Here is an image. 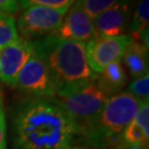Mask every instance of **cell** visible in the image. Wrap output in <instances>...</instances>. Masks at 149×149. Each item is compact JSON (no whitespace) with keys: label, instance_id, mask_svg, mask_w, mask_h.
<instances>
[{"label":"cell","instance_id":"1","mask_svg":"<svg viewBox=\"0 0 149 149\" xmlns=\"http://www.w3.org/2000/svg\"><path fill=\"white\" fill-rule=\"evenodd\" d=\"M15 149H63L77 138L69 115L55 98L29 97L12 119Z\"/></svg>","mask_w":149,"mask_h":149},{"label":"cell","instance_id":"2","mask_svg":"<svg viewBox=\"0 0 149 149\" xmlns=\"http://www.w3.org/2000/svg\"><path fill=\"white\" fill-rule=\"evenodd\" d=\"M32 44L34 52L47 65L58 93L79 88L96 80V74L86 61L85 44L58 36L33 40Z\"/></svg>","mask_w":149,"mask_h":149},{"label":"cell","instance_id":"3","mask_svg":"<svg viewBox=\"0 0 149 149\" xmlns=\"http://www.w3.org/2000/svg\"><path fill=\"white\" fill-rule=\"evenodd\" d=\"M139 104L128 92L109 97L94 126L82 140L93 149H114L125 128L136 116Z\"/></svg>","mask_w":149,"mask_h":149},{"label":"cell","instance_id":"4","mask_svg":"<svg viewBox=\"0 0 149 149\" xmlns=\"http://www.w3.org/2000/svg\"><path fill=\"white\" fill-rule=\"evenodd\" d=\"M73 123L77 137L88 134L109 98L94 82L79 88L58 93L54 97Z\"/></svg>","mask_w":149,"mask_h":149},{"label":"cell","instance_id":"5","mask_svg":"<svg viewBox=\"0 0 149 149\" xmlns=\"http://www.w3.org/2000/svg\"><path fill=\"white\" fill-rule=\"evenodd\" d=\"M66 11V9H53L43 6L28 7L16 22L18 33H21L22 39L30 41L55 36Z\"/></svg>","mask_w":149,"mask_h":149},{"label":"cell","instance_id":"6","mask_svg":"<svg viewBox=\"0 0 149 149\" xmlns=\"http://www.w3.org/2000/svg\"><path fill=\"white\" fill-rule=\"evenodd\" d=\"M16 87L30 97L54 98L58 93L47 65L34 51L18 75Z\"/></svg>","mask_w":149,"mask_h":149},{"label":"cell","instance_id":"7","mask_svg":"<svg viewBox=\"0 0 149 149\" xmlns=\"http://www.w3.org/2000/svg\"><path fill=\"white\" fill-rule=\"evenodd\" d=\"M132 40L130 34L119 37L96 36L85 44V56L90 69L95 74H100L108 64L122 61Z\"/></svg>","mask_w":149,"mask_h":149},{"label":"cell","instance_id":"8","mask_svg":"<svg viewBox=\"0 0 149 149\" xmlns=\"http://www.w3.org/2000/svg\"><path fill=\"white\" fill-rule=\"evenodd\" d=\"M34 49L32 41L20 38L18 41L1 49L0 53V81L16 87L18 75L30 59Z\"/></svg>","mask_w":149,"mask_h":149},{"label":"cell","instance_id":"9","mask_svg":"<svg viewBox=\"0 0 149 149\" xmlns=\"http://www.w3.org/2000/svg\"><path fill=\"white\" fill-rule=\"evenodd\" d=\"M64 40L86 44L96 37L93 20L75 1L66 11L56 34Z\"/></svg>","mask_w":149,"mask_h":149},{"label":"cell","instance_id":"10","mask_svg":"<svg viewBox=\"0 0 149 149\" xmlns=\"http://www.w3.org/2000/svg\"><path fill=\"white\" fill-rule=\"evenodd\" d=\"M132 12V0H125L104 11L93 20L96 36L119 37L127 31Z\"/></svg>","mask_w":149,"mask_h":149},{"label":"cell","instance_id":"11","mask_svg":"<svg viewBox=\"0 0 149 149\" xmlns=\"http://www.w3.org/2000/svg\"><path fill=\"white\" fill-rule=\"evenodd\" d=\"M114 149H149V102L139 104L133 122L125 128Z\"/></svg>","mask_w":149,"mask_h":149},{"label":"cell","instance_id":"12","mask_svg":"<svg viewBox=\"0 0 149 149\" xmlns=\"http://www.w3.org/2000/svg\"><path fill=\"white\" fill-rule=\"evenodd\" d=\"M128 76L122 61L108 64L100 74H96L95 83L108 97L117 95L127 84Z\"/></svg>","mask_w":149,"mask_h":149},{"label":"cell","instance_id":"13","mask_svg":"<svg viewBox=\"0 0 149 149\" xmlns=\"http://www.w3.org/2000/svg\"><path fill=\"white\" fill-rule=\"evenodd\" d=\"M122 61L133 79L148 74V49L139 40H132L124 53Z\"/></svg>","mask_w":149,"mask_h":149},{"label":"cell","instance_id":"14","mask_svg":"<svg viewBox=\"0 0 149 149\" xmlns=\"http://www.w3.org/2000/svg\"><path fill=\"white\" fill-rule=\"evenodd\" d=\"M149 24V0H140L135 10L128 29L133 40H139L140 37L148 30Z\"/></svg>","mask_w":149,"mask_h":149},{"label":"cell","instance_id":"15","mask_svg":"<svg viewBox=\"0 0 149 149\" xmlns=\"http://www.w3.org/2000/svg\"><path fill=\"white\" fill-rule=\"evenodd\" d=\"M20 39L16 19L11 15L0 12V49H3Z\"/></svg>","mask_w":149,"mask_h":149},{"label":"cell","instance_id":"16","mask_svg":"<svg viewBox=\"0 0 149 149\" xmlns=\"http://www.w3.org/2000/svg\"><path fill=\"white\" fill-rule=\"evenodd\" d=\"M122 1L125 0H76L79 6L92 20Z\"/></svg>","mask_w":149,"mask_h":149},{"label":"cell","instance_id":"17","mask_svg":"<svg viewBox=\"0 0 149 149\" xmlns=\"http://www.w3.org/2000/svg\"><path fill=\"white\" fill-rule=\"evenodd\" d=\"M75 1L76 0H18L19 7L23 9L31 6H43L53 9H66V10H69Z\"/></svg>","mask_w":149,"mask_h":149},{"label":"cell","instance_id":"18","mask_svg":"<svg viewBox=\"0 0 149 149\" xmlns=\"http://www.w3.org/2000/svg\"><path fill=\"white\" fill-rule=\"evenodd\" d=\"M128 93L137 98L139 102L148 101L149 98V75L146 74L134 82L128 87Z\"/></svg>","mask_w":149,"mask_h":149},{"label":"cell","instance_id":"19","mask_svg":"<svg viewBox=\"0 0 149 149\" xmlns=\"http://www.w3.org/2000/svg\"><path fill=\"white\" fill-rule=\"evenodd\" d=\"M19 11L18 0H0V12L13 15Z\"/></svg>","mask_w":149,"mask_h":149},{"label":"cell","instance_id":"20","mask_svg":"<svg viewBox=\"0 0 149 149\" xmlns=\"http://www.w3.org/2000/svg\"><path fill=\"white\" fill-rule=\"evenodd\" d=\"M0 149H7V125L3 107L0 108Z\"/></svg>","mask_w":149,"mask_h":149},{"label":"cell","instance_id":"21","mask_svg":"<svg viewBox=\"0 0 149 149\" xmlns=\"http://www.w3.org/2000/svg\"><path fill=\"white\" fill-rule=\"evenodd\" d=\"M63 149H93L88 148V147H77V146H70V147H65Z\"/></svg>","mask_w":149,"mask_h":149},{"label":"cell","instance_id":"22","mask_svg":"<svg viewBox=\"0 0 149 149\" xmlns=\"http://www.w3.org/2000/svg\"><path fill=\"white\" fill-rule=\"evenodd\" d=\"M3 107V102H2V95H1V88H0V108Z\"/></svg>","mask_w":149,"mask_h":149},{"label":"cell","instance_id":"23","mask_svg":"<svg viewBox=\"0 0 149 149\" xmlns=\"http://www.w3.org/2000/svg\"><path fill=\"white\" fill-rule=\"evenodd\" d=\"M0 53H1V49H0Z\"/></svg>","mask_w":149,"mask_h":149}]
</instances>
